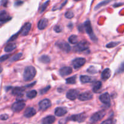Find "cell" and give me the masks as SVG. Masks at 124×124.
<instances>
[{
	"mask_svg": "<svg viewBox=\"0 0 124 124\" xmlns=\"http://www.w3.org/2000/svg\"><path fill=\"white\" fill-rule=\"evenodd\" d=\"M76 76H73L72 77L66 79V83L67 84H76Z\"/></svg>",
	"mask_w": 124,
	"mask_h": 124,
	"instance_id": "4316f807",
	"label": "cell"
},
{
	"mask_svg": "<svg viewBox=\"0 0 124 124\" xmlns=\"http://www.w3.org/2000/svg\"><path fill=\"white\" fill-rule=\"evenodd\" d=\"M10 58V54H5V55L2 56L0 57V62L4 61L7 60V59Z\"/></svg>",
	"mask_w": 124,
	"mask_h": 124,
	"instance_id": "8d00e7d4",
	"label": "cell"
},
{
	"mask_svg": "<svg viewBox=\"0 0 124 124\" xmlns=\"http://www.w3.org/2000/svg\"><path fill=\"white\" fill-rule=\"evenodd\" d=\"M49 2H50L49 1H46V2H45L44 3L42 4V6H41V7H40V8H39L40 13H42V12H43L46 9V8H47V7L48 6V4Z\"/></svg>",
	"mask_w": 124,
	"mask_h": 124,
	"instance_id": "f546056e",
	"label": "cell"
},
{
	"mask_svg": "<svg viewBox=\"0 0 124 124\" xmlns=\"http://www.w3.org/2000/svg\"><path fill=\"white\" fill-rule=\"evenodd\" d=\"M105 115V112L104 111H103V110L95 113L90 117V122L92 123H96V122H99V121H101L104 117Z\"/></svg>",
	"mask_w": 124,
	"mask_h": 124,
	"instance_id": "277c9868",
	"label": "cell"
},
{
	"mask_svg": "<svg viewBox=\"0 0 124 124\" xmlns=\"http://www.w3.org/2000/svg\"><path fill=\"white\" fill-rule=\"evenodd\" d=\"M67 113V110L63 107H58L56 108L55 111H54V114L56 116L58 117H61V116H64L65 114Z\"/></svg>",
	"mask_w": 124,
	"mask_h": 124,
	"instance_id": "ac0fdd59",
	"label": "cell"
},
{
	"mask_svg": "<svg viewBox=\"0 0 124 124\" xmlns=\"http://www.w3.org/2000/svg\"><path fill=\"white\" fill-rule=\"evenodd\" d=\"M23 3V1H17V2H16L15 3V6H21Z\"/></svg>",
	"mask_w": 124,
	"mask_h": 124,
	"instance_id": "60d3db41",
	"label": "cell"
},
{
	"mask_svg": "<svg viewBox=\"0 0 124 124\" xmlns=\"http://www.w3.org/2000/svg\"><path fill=\"white\" fill-rule=\"evenodd\" d=\"M39 61L42 63L47 64V63H49L50 61V58L47 55H42V56L40 57Z\"/></svg>",
	"mask_w": 124,
	"mask_h": 124,
	"instance_id": "cb8c5ba5",
	"label": "cell"
},
{
	"mask_svg": "<svg viewBox=\"0 0 124 124\" xmlns=\"http://www.w3.org/2000/svg\"><path fill=\"white\" fill-rule=\"evenodd\" d=\"M2 68L1 67V66H0V73H1L2 72Z\"/></svg>",
	"mask_w": 124,
	"mask_h": 124,
	"instance_id": "f6af8a7d",
	"label": "cell"
},
{
	"mask_svg": "<svg viewBox=\"0 0 124 124\" xmlns=\"http://www.w3.org/2000/svg\"><path fill=\"white\" fill-rule=\"evenodd\" d=\"M67 121V119H61L60 120V121H59V124H65L66 123Z\"/></svg>",
	"mask_w": 124,
	"mask_h": 124,
	"instance_id": "b9f144b4",
	"label": "cell"
},
{
	"mask_svg": "<svg viewBox=\"0 0 124 124\" xmlns=\"http://www.w3.org/2000/svg\"><path fill=\"white\" fill-rule=\"evenodd\" d=\"M11 16L6 11L3 10L0 12V22H6L10 20Z\"/></svg>",
	"mask_w": 124,
	"mask_h": 124,
	"instance_id": "2e32d148",
	"label": "cell"
},
{
	"mask_svg": "<svg viewBox=\"0 0 124 124\" xmlns=\"http://www.w3.org/2000/svg\"><path fill=\"white\" fill-rule=\"evenodd\" d=\"M55 121V117L53 116H48L42 119V124H52Z\"/></svg>",
	"mask_w": 124,
	"mask_h": 124,
	"instance_id": "44dd1931",
	"label": "cell"
},
{
	"mask_svg": "<svg viewBox=\"0 0 124 124\" xmlns=\"http://www.w3.org/2000/svg\"><path fill=\"white\" fill-rule=\"evenodd\" d=\"M102 85V82H100V81H98V82H96L93 87V92H94V93H96L97 92H98V91L101 88Z\"/></svg>",
	"mask_w": 124,
	"mask_h": 124,
	"instance_id": "d4e9b609",
	"label": "cell"
},
{
	"mask_svg": "<svg viewBox=\"0 0 124 124\" xmlns=\"http://www.w3.org/2000/svg\"><path fill=\"white\" fill-rule=\"evenodd\" d=\"M83 29L84 30H85V31L87 33V34L89 35L91 39H92L94 41H97V38L96 37L95 35H94V33H93L92 25H91V23L90 21H87L85 22V23L83 25Z\"/></svg>",
	"mask_w": 124,
	"mask_h": 124,
	"instance_id": "7a4b0ae2",
	"label": "cell"
},
{
	"mask_svg": "<svg viewBox=\"0 0 124 124\" xmlns=\"http://www.w3.org/2000/svg\"><path fill=\"white\" fill-rule=\"evenodd\" d=\"M31 25L30 23H26L20 30V33L22 36H27L29 33L31 29Z\"/></svg>",
	"mask_w": 124,
	"mask_h": 124,
	"instance_id": "4fadbf2b",
	"label": "cell"
},
{
	"mask_svg": "<svg viewBox=\"0 0 124 124\" xmlns=\"http://www.w3.org/2000/svg\"><path fill=\"white\" fill-rule=\"evenodd\" d=\"M117 72L118 73H123L124 72V62H122V64L120 65L119 68L118 70H117Z\"/></svg>",
	"mask_w": 124,
	"mask_h": 124,
	"instance_id": "74e56055",
	"label": "cell"
},
{
	"mask_svg": "<svg viewBox=\"0 0 124 124\" xmlns=\"http://www.w3.org/2000/svg\"><path fill=\"white\" fill-rule=\"evenodd\" d=\"M35 83H36V82H34V83H32V84H31L28 85H27V87H31V86H33V85H34L35 84Z\"/></svg>",
	"mask_w": 124,
	"mask_h": 124,
	"instance_id": "ee69618b",
	"label": "cell"
},
{
	"mask_svg": "<svg viewBox=\"0 0 124 124\" xmlns=\"http://www.w3.org/2000/svg\"><path fill=\"white\" fill-rule=\"evenodd\" d=\"M25 106V104L23 101H18L12 105V110L14 112H19V111L23 110Z\"/></svg>",
	"mask_w": 124,
	"mask_h": 124,
	"instance_id": "52a82bcc",
	"label": "cell"
},
{
	"mask_svg": "<svg viewBox=\"0 0 124 124\" xmlns=\"http://www.w3.org/2000/svg\"><path fill=\"white\" fill-rule=\"evenodd\" d=\"M50 89V86H47V87H45V88H42L40 90V94H44L48 92V91Z\"/></svg>",
	"mask_w": 124,
	"mask_h": 124,
	"instance_id": "e575fe53",
	"label": "cell"
},
{
	"mask_svg": "<svg viewBox=\"0 0 124 124\" xmlns=\"http://www.w3.org/2000/svg\"><path fill=\"white\" fill-rule=\"evenodd\" d=\"M22 56H23V53H16V54H15L14 56H12V59H10V61L11 62L16 61L19 60V59L21 58Z\"/></svg>",
	"mask_w": 124,
	"mask_h": 124,
	"instance_id": "f1b7e54d",
	"label": "cell"
},
{
	"mask_svg": "<svg viewBox=\"0 0 124 124\" xmlns=\"http://www.w3.org/2000/svg\"><path fill=\"white\" fill-rule=\"evenodd\" d=\"M110 2V1H102L101 2H100V3L98 4V5H97L96 7H95V9H98V8H100L101 7H102V6H105V5H106L107 4L109 3V2Z\"/></svg>",
	"mask_w": 124,
	"mask_h": 124,
	"instance_id": "836d02e7",
	"label": "cell"
},
{
	"mask_svg": "<svg viewBox=\"0 0 124 124\" xmlns=\"http://www.w3.org/2000/svg\"><path fill=\"white\" fill-rule=\"evenodd\" d=\"M65 16L67 18H69V19H71L74 16V14L71 11H68L66 13H65Z\"/></svg>",
	"mask_w": 124,
	"mask_h": 124,
	"instance_id": "d590c367",
	"label": "cell"
},
{
	"mask_svg": "<svg viewBox=\"0 0 124 124\" xmlns=\"http://www.w3.org/2000/svg\"><path fill=\"white\" fill-rule=\"evenodd\" d=\"M56 46L58 48H60L61 50H62L63 52H65L66 53H69L71 50V47H70V45L67 42H65L64 41H59L56 42Z\"/></svg>",
	"mask_w": 124,
	"mask_h": 124,
	"instance_id": "5b68a950",
	"label": "cell"
},
{
	"mask_svg": "<svg viewBox=\"0 0 124 124\" xmlns=\"http://www.w3.org/2000/svg\"><path fill=\"white\" fill-rule=\"evenodd\" d=\"M54 31L57 33H59L62 31L61 27L59 25H56L54 28Z\"/></svg>",
	"mask_w": 124,
	"mask_h": 124,
	"instance_id": "ab89813d",
	"label": "cell"
},
{
	"mask_svg": "<svg viewBox=\"0 0 124 124\" xmlns=\"http://www.w3.org/2000/svg\"><path fill=\"white\" fill-rule=\"evenodd\" d=\"M87 72L90 74H95L98 72V71H97V70L94 67L92 66L88 68V70H87Z\"/></svg>",
	"mask_w": 124,
	"mask_h": 124,
	"instance_id": "1f68e13d",
	"label": "cell"
},
{
	"mask_svg": "<svg viewBox=\"0 0 124 124\" xmlns=\"http://www.w3.org/2000/svg\"><path fill=\"white\" fill-rule=\"evenodd\" d=\"M78 96H79L78 91L75 89L70 90L69 91H68V92L66 94L67 98L71 101L75 100L76 98H78Z\"/></svg>",
	"mask_w": 124,
	"mask_h": 124,
	"instance_id": "30bf717a",
	"label": "cell"
},
{
	"mask_svg": "<svg viewBox=\"0 0 124 124\" xmlns=\"http://www.w3.org/2000/svg\"><path fill=\"white\" fill-rule=\"evenodd\" d=\"M16 47V45L15 43H10L8 44H7V46L5 47L4 48V51L7 53L8 52H11L12 51H13V50H15Z\"/></svg>",
	"mask_w": 124,
	"mask_h": 124,
	"instance_id": "603a6c76",
	"label": "cell"
},
{
	"mask_svg": "<svg viewBox=\"0 0 124 124\" xmlns=\"http://www.w3.org/2000/svg\"><path fill=\"white\" fill-rule=\"evenodd\" d=\"M89 48V44L86 41H80L73 47V50L76 52H81L86 50Z\"/></svg>",
	"mask_w": 124,
	"mask_h": 124,
	"instance_id": "3957f363",
	"label": "cell"
},
{
	"mask_svg": "<svg viewBox=\"0 0 124 124\" xmlns=\"http://www.w3.org/2000/svg\"><path fill=\"white\" fill-rule=\"evenodd\" d=\"M119 44V42H111L106 46L107 48H113Z\"/></svg>",
	"mask_w": 124,
	"mask_h": 124,
	"instance_id": "d6a6232c",
	"label": "cell"
},
{
	"mask_svg": "<svg viewBox=\"0 0 124 124\" xmlns=\"http://www.w3.org/2000/svg\"><path fill=\"white\" fill-rule=\"evenodd\" d=\"M73 70L70 67H64L59 70V74L61 76H65L70 75L72 73Z\"/></svg>",
	"mask_w": 124,
	"mask_h": 124,
	"instance_id": "5bb4252c",
	"label": "cell"
},
{
	"mask_svg": "<svg viewBox=\"0 0 124 124\" xmlns=\"http://www.w3.org/2000/svg\"><path fill=\"white\" fill-rule=\"evenodd\" d=\"M86 62V59L83 58H78L73 59L72 61V65L75 69H79L83 66Z\"/></svg>",
	"mask_w": 124,
	"mask_h": 124,
	"instance_id": "ba28073f",
	"label": "cell"
},
{
	"mask_svg": "<svg viewBox=\"0 0 124 124\" xmlns=\"http://www.w3.org/2000/svg\"><path fill=\"white\" fill-rule=\"evenodd\" d=\"M24 88L23 87H15L12 90V94L16 96H22L24 94Z\"/></svg>",
	"mask_w": 124,
	"mask_h": 124,
	"instance_id": "e0dca14e",
	"label": "cell"
},
{
	"mask_svg": "<svg viewBox=\"0 0 124 124\" xmlns=\"http://www.w3.org/2000/svg\"><path fill=\"white\" fill-rule=\"evenodd\" d=\"M99 100L105 105H107L108 106L110 105V96L108 93L101 94L99 97Z\"/></svg>",
	"mask_w": 124,
	"mask_h": 124,
	"instance_id": "7c38bea8",
	"label": "cell"
},
{
	"mask_svg": "<svg viewBox=\"0 0 124 124\" xmlns=\"http://www.w3.org/2000/svg\"><path fill=\"white\" fill-rule=\"evenodd\" d=\"M8 119V116L7 115H2L0 116V119L2 120V121H6V120Z\"/></svg>",
	"mask_w": 124,
	"mask_h": 124,
	"instance_id": "f35d334b",
	"label": "cell"
},
{
	"mask_svg": "<svg viewBox=\"0 0 124 124\" xmlns=\"http://www.w3.org/2000/svg\"><path fill=\"white\" fill-rule=\"evenodd\" d=\"M36 95H37V92H36V90L30 91V92H28L27 93V97L29 99H33V98H35Z\"/></svg>",
	"mask_w": 124,
	"mask_h": 124,
	"instance_id": "83f0119b",
	"label": "cell"
},
{
	"mask_svg": "<svg viewBox=\"0 0 124 124\" xmlns=\"http://www.w3.org/2000/svg\"><path fill=\"white\" fill-rule=\"evenodd\" d=\"M69 42L73 44H77L78 41V36L76 35H71L69 37Z\"/></svg>",
	"mask_w": 124,
	"mask_h": 124,
	"instance_id": "484cf974",
	"label": "cell"
},
{
	"mask_svg": "<svg viewBox=\"0 0 124 124\" xmlns=\"http://www.w3.org/2000/svg\"><path fill=\"white\" fill-rule=\"evenodd\" d=\"M92 98H93V94L90 92H84V93L80 94L78 96V99L82 101L90 100Z\"/></svg>",
	"mask_w": 124,
	"mask_h": 124,
	"instance_id": "8fae6325",
	"label": "cell"
},
{
	"mask_svg": "<svg viewBox=\"0 0 124 124\" xmlns=\"http://www.w3.org/2000/svg\"><path fill=\"white\" fill-rule=\"evenodd\" d=\"M48 25V20L46 19H41L38 24V27L39 30H43L46 29Z\"/></svg>",
	"mask_w": 124,
	"mask_h": 124,
	"instance_id": "ffe728a7",
	"label": "cell"
},
{
	"mask_svg": "<svg viewBox=\"0 0 124 124\" xmlns=\"http://www.w3.org/2000/svg\"><path fill=\"white\" fill-rule=\"evenodd\" d=\"M36 75V70L33 66H28L25 68L23 74V79L25 81H30Z\"/></svg>",
	"mask_w": 124,
	"mask_h": 124,
	"instance_id": "6da1fadb",
	"label": "cell"
},
{
	"mask_svg": "<svg viewBox=\"0 0 124 124\" xmlns=\"http://www.w3.org/2000/svg\"><path fill=\"white\" fill-rule=\"evenodd\" d=\"M124 3H117V4H114V7H118V6H122V4H123Z\"/></svg>",
	"mask_w": 124,
	"mask_h": 124,
	"instance_id": "7bdbcfd3",
	"label": "cell"
},
{
	"mask_svg": "<svg viewBox=\"0 0 124 124\" xmlns=\"http://www.w3.org/2000/svg\"><path fill=\"white\" fill-rule=\"evenodd\" d=\"M116 120L113 119H108L102 122L101 124H116Z\"/></svg>",
	"mask_w": 124,
	"mask_h": 124,
	"instance_id": "4dcf8cb0",
	"label": "cell"
},
{
	"mask_svg": "<svg viewBox=\"0 0 124 124\" xmlns=\"http://www.w3.org/2000/svg\"><path fill=\"white\" fill-rule=\"evenodd\" d=\"M111 76V70L109 69H106L102 71L101 74V78L103 81L108 79Z\"/></svg>",
	"mask_w": 124,
	"mask_h": 124,
	"instance_id": "d6986e66",
	"label": "cell"
},
{
	"mask_svg": "<svg viewBox=\"0 0 124 124\" xmlns=\"http://www.w3.org/2000/svg\"><path fill=\"white\" fill-rule=\"evenodd\" d=\"M36 110L33 107H28L27 108H26V110H25L24 113V116H25V117H27V118H29V117H31L32 116H35L36 115Z\"/></svg>",
	"mask_w": 124,
	"mask_h": 124,
	"instance_id": "9a60e30c",
	"label": "cell"
},
{
	"mask_svg": "<svg viewBox=\"0 0 124 124\" xmlns=\"http://www.w3.org/2000/svg\"><path fill=\"white\" fill-rule=\"evenodd\" d=\"M80 81L82 83L85 84L92 82L93 81V79L90 76H86V75H82V76H80Z\"/></svg>",
	"mask_w": 124,
	"mask_h": 124,
	"instance_id": "7402d4cb",
	"label": "cell"
},
{
	"mask_svg": "<svg viewBox=\"0 0 124 124\" xmlns=\"http://www.w3.org/2000/svg\"><path fill=\"white\" fill-rule=\"evenodd\" d=\"M86 118H87V115H85V113H83L72 115V116H71L69 117V119L75 121V122H78L81 123V122H84L85 121Z\"/></svg>",
	"mask_w": 124,
	"mask_h": 124,
	"instance_id": "8992f818",
	"label": "cell"
},
{
	"mask_svg": "<svg viewBox=\"0 0 124 124\" xmlns=\"http://www.w3.org/2000/svg\"><path fill=\"white\" fill-rule=\"evenodd\" d=\"M0 25H1V24H0Z\"/></svg>",
	"mask_w": 124,
	"mask_h": 124,
	"instance_id": "bcb514c9",
	"label": "cell"
},
{
	"mask_svg": "<svg viewBox=\"0 0 124 124\" xmlns=\"http://www.w3.org/2000/svg\"><path fill=\"white\" fill-rule=\"evenodd\" d=\"M52 105L51 101L48 99H45L41 101L39 104V109L42 111H45L47 109H48Z\"/></svg>",
	"mask_w": 124,
	"mask_h": 124,
	"instance_id": "9c48e42d",
	"label": "cell"
}]
</instances>
